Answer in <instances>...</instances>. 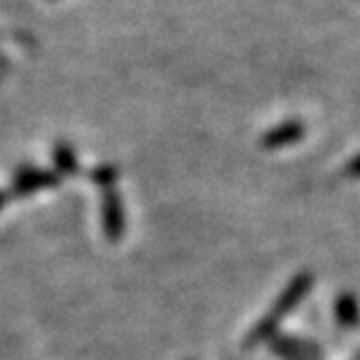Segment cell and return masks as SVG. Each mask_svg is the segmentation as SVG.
<instances>
[{
    "instance_id": "cell-1",
    "label": "cell",
    "mask_w": 360,
    "mask_h": 360,
    "mask_svg": "<svg viewBox=\"0 0 360 360\" xmlns=\"http://www.w3.org/2000/svg\"><path fill=\"white\" fill-rule=\"evenodd\" d=\"M313 285H315V276L311 274V271H300V274H295L293 278H291V282L285 287V291H282L278 297H276V302H274V308H271V317H276L278 321L282 319V317H287L289 313H293L295 311V306L297 304H302V300L311 293V289H313Z\"/></svg>"
},
{
    "instance_id": "cell-2",
    "label": "cell",
    "mask_w": 360,
    "mask_h": 360,
    "mask_svg": "<svg viewBox=\"0 0 360 360\" xmlns=\"http://www.w3.org/2000/svg\"><path fill=\"white\" fill-rule=\"evenodd\" d=\"M102 230H105V237L111 243L122 241L124 230H126V219H124V207H122V198L120 193L111 189H102Z\"/></svg>"
},
{
    "instance_id": "cell-3",
    "label": "cell",
    "mask_w": 360,
    "mask_h": 360,
    "mask_svg": "<svg viewBox=\"0 0 360 360\" xmlns=\"http://www.w3.org/2000/svg\"><path fill=\"white\" fill-rule=\"evenodd\" d=\"M59 185V174L50 169L22 167L13 178V195H29L39 189H50Z\"/></svg>"
},
{
    "instance_id": "cell-4",
    "label": "cell",
    "mask_w": 360,
    "mask_h": 360,
    "mask_svg": "<svg viewBox=\"0 0 360 360\" xmlns=\"http://www.w3.org/2000/svg\"><path fill=\"white\" fill-rule=\"evenodd\" d=\"M271 349L278 354L280 360H319L321 349L311 343V341H302L297 337H276L269 341Z\"/></svg>"
},
{
    "instance_id": "cell-5",
    "label": "cell",
    "mask_w": 360,
    "mask_h": 360,
    "mask_svg": "<svg viewBox=\"0 0 360 360\" xmlns=\"http://www.w3.org/2000/svg\"><path fill=\"white\" fill-rule=\"evenodd\" d=\"M306 133V128L302 122L297 120H287V122H282L278 126H274L271 131H267L261 139V146L265 150H280V148H285V146H291L295 141H300Z\"/></svg>"
},
{
    "instance_id": "cell-6",
    "label": "cell",
    "mask_w": 360,
    "mask_h": 360,
    "mask_svg": "<svg viewBox=\"0 0 360 360\" xmlns=\"http://www.w3.org/2000/svg\"><path fill=\"white\" fill-rule=\"evenodd\" d=\"M334 317L343 328H356L360 323V306L352 293H341L334 300Z\"/></svg>"
},
{
    "instance_id": "cell-7",
    "label": "cell",
    "mask_w": 360,
    "mask_h": 360,
    "mask_svg": "<svg viewBox=\"0 0 360 360\" xmlns=\"http://www.w3.org/2000/svg\"><path fill=\"white\" fill-rule=\"evenodd\" d=\"M278 319L271 317V315H265L256 321V326L248 332L245 337V347H259L263 343H269L276 334H278Z\"/></svg>"
},
{
    "instance_id": "cell-8",
    "label": "cell",
    "mask_w": 360,
    "mask_h": 360,
    "mask_svg": "<svg viewBox=\"0 0 360 360\" xmlns=\"http://www.w3.org/2000/svg\"><path fill=\"white\" fill-rule=\"evenodd\" d=\"M53 163L57 167V174H63V176H74L79 174V157H76V152L72 150L70 143H57L55 150H53Z\"/></svg>"
},
{
    "instance_id": "cell-9",
    "label": "cell",
    "mask_w": 360,
    "mask_h": 360,
    "mask_svg": "<svg viewBox=\"0 0 360 360\" xmlns=\"http://www.w3.org/2000/svg\"><path fill=\"white\" fill-rule=\"evenodd\" d=\"M117 176H120V169L115 165H100L94 172H89L91 183H96L102 189H111L117 183Z\"/></svg>"
},
{
    "instance_id": "cell-10",
    "label": "cell",
    "mask_w": 360,
    "mask_h": 360,
    "mask_svg": "<svg viewBox=\"0 0 360 360\" xmlns=\"http://www.w3.org/2000/svg\"><path fill=\"white\" fill-rule=\"evenodd\" d=\"M347 174H349V176H360V157L354 159V161L347 165Z\"/></svg>"
},
{
    "instance_id": "cell-11",
    "label": "cell",
    "mask_w": 360,
    "mask_h": 360,
    "mask_svg": "<svg viewBox=\"0 0 360 360\" xmlns=\"http://www.w3.org/2000/svg\"><path fill=\"white\" fill-rule=\"evenodd\" d=\"M5 202H7V195H5L3 191H0V209H3V207H5Z\"/></svg>"
}]
</instances>
